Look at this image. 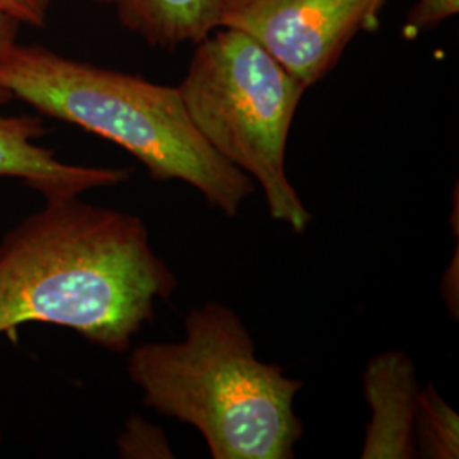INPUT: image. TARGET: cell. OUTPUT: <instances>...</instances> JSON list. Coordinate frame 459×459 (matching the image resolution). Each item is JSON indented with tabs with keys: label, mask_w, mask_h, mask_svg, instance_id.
<instances>
[{
	"label": "cell",
	"mask_w": 459,
	"mask_h": 459,
	"mask_svg": "<svg viewBox=\"0 0 459 459\" xmlns=\"http://www.w3.org/2000/svg\"><path fill=\"white\" fill-rule=\"evenodd\" d=\"M0 240V333L49 324L111 352H126L178 288L142 218L48 197Z\"/></svg>",
	"instance_id": "6da1fadb"
},
{
	"label": "cell",
	"mask_w": 459,
	"mask_h": 459,
	"mask_svg": "<svg viewBox=\"0 0 459 459\" xmlns=\"http://www.w3.org/2000/svg\"><path fill=\"white\" fill-rule=\"evenodd\" d=\"M184 325L182 342H147L130 354L128 377L143 403L197 429L212 458H295L303 381L259 361L244 322L221 303H204Z\"/></svg>",
	"instance_id": "7a4b0ae2"
},
{
	"label": "cell",
	"mask_w": 459,
	"mask_h": 459,
	"mask_svg": "<svg viewBox=\"0 0 459 459\" xmlns=\"http://www.w3.org/2000/svg\"><path fill=\"white\" fill-rule=\"evenodd\" d=\"M0 87L41 115L125 148L153 181L189 184L229 218L255 193V182L197 133L178 87L16 41L0 51Z\"/></svg>",
	"instance_id": "3957f363"
},
{
	"label": "cell",
	"mask_w": 459,
	"mask_h": 459,
	"mask_svg": "<svg viewBox=\"0 0 459 459\" xmlns=\"http://www.w3.org/2000/svg\"><path fill=\"white\" fill-rule=\"evenodd\" d=\"M178 89L204 142L263 187L273 220L305 233L312 214L286 174V143L308 87L255 39L221 26L197 43Z\"/></svg>",
	"instance_id": "277c9868"
},
{
	"label": "cell",
	"mask_w": 459,
	"mask_h": 459,
	"mask_svg": "<svg viewBox=\"0 0 459 459\" xmlns=\"http://www.w3.org/2000/svg\"><path fill=\"white\" fill-rule=\"evenodd\" d=\"M385 4L386 0H223L221 26L255 39L310 87L333 68L356 34L377 28Z\"/></svg>",
	"instance_id": "5b68a950"
},
{
	"label": "cell",
	"mask_w": 459,
	"mask_h": 459,
	"mask_svg": "<svg viewBox=\"0 0 459 459\" xmlns=\"http://www.w3.org/2000/svg\"><path fill=\"white\" fill-rule=\"evenodd\" d=\"M45 134L39 116L0 115V178L24 182L48 197L79 196L89 189L126 182L132 169L66 164L36 143Z\"/></svg>",
	"instance_id": "8992f818"
},
{
	"label": "cell",
	"mask_w": 459,
	"mask_h": 459,
	"mask_svg": "<svg viewBox=\"0 0 459 459\" xmlns=\"http://www.w3.org/2000/svg\"><path fill=\"white\" fill-rule=\"evenodd\" d=\"M415 368L403 352H386L368 364L364 390L373 419L362 458H415L413 422L417 411Z\"/></svg>",
	"instance_id": "52a82bcc"
},
{
	"label": "cell",
	"mask_w": 459,
	"mask_h": 459,
	"mask_svg": "<svg viewBox=\"0 0 459 459\" xmlns=\"http://www.w3.org/2000/svg\"><path fill=\"white\" fill-rule=\"evenodd\" d=\"M115 7L123 28L150 47L174 49L203 41L221 26L223 0H92Z\"/></svg>",
	"instance_id": "ba28073f"
},
{
	"label": "cell",
	"mask_w": 459,
	"mask_h": 459,
	"mask_svg": "<svg viewBox=\"0 0 459 459\" xmlns=\"http://www.w3.org/2000/svg\"><path fill=\"white\" fill-rule=\"evenodd\" d=\"M417 453L426 458H458V413L453 411L441 394L429 383L417 396Z\"/></svg>",
	"instance_id": "9c48e42d"
},
{
	"label": "cell",
	"mask_w": 459,
	"mask_h": 459,
	"mask_svg": "<svg viewBox=\"0 0 459 459\" xmlns=\"http://www.w3.org/2000/svg\"><path fill=\"white\" fill-rule=\"evenodd\" d=\"M117 449L121 458H172L164 434L138 415L126 422Z\"/></svg>",
	"instance_id": "30bf717a"
},
{
	"label": "cell",
	"mask_w": 459,
	"mask_h": 459,
	"mask_svg": "<svg viewBox=\"0 0 459 459\" xmlns=\"http://www.w3.org/2000/svg\"><path fill=\"white\" fill-rule=\"evenodd\" d=\"M459 13V0H417L403 24V36L415 39L417 36L436 28L446 19Z\"/></svg>",
	"instance_id": "8fae6325"
},
{
	"label": "cell",
	"mask_w": 459,
	"mask_h": 459,
	"mask_svg": "<svg viewBox=\"0 0 459 459\" xmlns=\"http://www.w3.org/2000/svg\"><path fill=\"white\" fill-rule=\"evenodd\" d=\"M51 0H0V13L16 19L19 24L45 28Z\"/></svg>",
	"instance_id": "7c38bea8"
},
{
	"label": "cell",
	"mask_w": 459,
	"mask_h": 459,
	"mask_svg": "<svg viewBox=\"0 0 459 459\" xmlns=\"http://www.w3.org/2000/svg\"><path fill=\"white\" fill-rule=\"evenodd\" d=\"M17 30H19V22L16 19L0 13V51L7 45H11L13 41H16ZM13 96L4 87H0V108L9 104Z\"/></svg>",
	"instance_id": "4fadbf2b"
},
{
	"label": "cell",
	"mask_w": 459,
	"mask_h": 459,
	"mask_svg": "<svg viewBox=\"0 0 459 459\" xmlns=\"http://www.w3.org/2000/svg\"><path fill=\"white\" fill-rule=\"evenodd\" d=\"M0 443H2V434H0Z\"/></svg>",
	"instance_id": "5bb4252c"
}]
</instances>
